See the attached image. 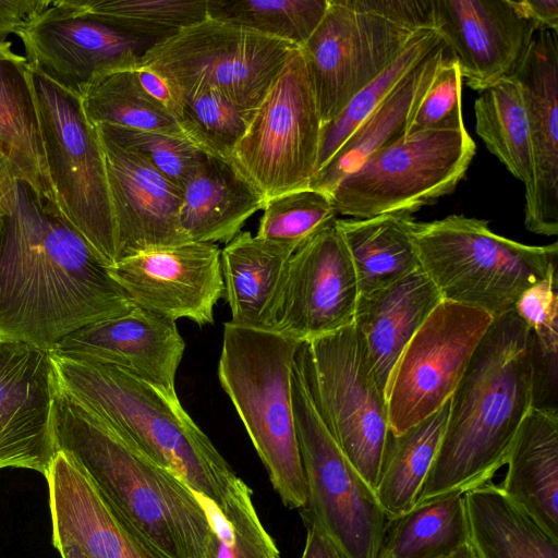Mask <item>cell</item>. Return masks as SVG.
Here are the masks:
<instances>
[{"instance_id":"1","label":"cell","mask_w":558,"mask_h":558,"mask_svg":"<svg viewBox=\"0 0 558 558\" xmlns=\"http://www.w3.org/2000/svg\"><path fill=\"white\" fill-rule=\"evenodd\" d=\"M135 305L62 214L16 179L0 217V336L52 351Z\"/></svg>"},{"instance_id":"2","label":"cell","mask_w":558,"mask_h":558,"mask_svg":"<svg viewBox=\"0 0 558 558\" xmlns=\"http://www.w3.org/2000/svg\"><path fill=\"white\" fill-rule=\"evenodd\" d=\"M534 383L533 332L514 311L494 318L449 399L439 449L416 504L490 482L533 408Z\"/></svg>"},{"instance_id":"3","label":"cell","mask_w":558,"mask_h":558,"mask_svg":"<svg viewBox=\"0 0 558 558\" xmlns=\"http://www.w3.org/2000/svg\"><path fill=\"white\" fill-rule=\"evenodd\" d=\"M58 383V381H57ZM57 449L110 510L161 558H204L208 521L193 492L59 385Z\"/></svg>"},{"instance_id":"4","label":"cell","mask_w":558,"mask_h":558,"mask_svg":"<svg viewBox=\"0 0 558 558\" xmlns=\"http://www.w3.org/2000/svg\"><path fill=\"white\" fill-rule=\"evenodd\" d=\"M51 355L65 392L191 490L221 507L245 485L178 396L112 365Z\"/></svg>"},{"instance_id":"5","label":"cell","mask_w":558,"mask_h":558,"mask_svg":"<svg viewBox=\"0 0 558 558\" xmlns=\"http://www.w3.org/2000/svg\"><path fill=\"white\" fill-rule=\"evenodd\" d=\"M300 345L271 330L227 322L217 372L274 489L291 509L304 508L307 500L292 403Z\"/></svg>"},{"instance_id":"6","label":"cell","mask_w":558,"mask_h":558,"mask_svg":"<svg viewBox=\"0 0 558 558\" xmlns=\"http://www.w3.org/2000/svg\"><path fill=\"white\" fill-rule=\"evenodd\" d=\"M412 239L442 300L494 318L514 311L521 294L557 267V242L523 244L495 233L487 220L463 215L414 221Z\"/></svg>"},{"instance_id":"7","label":"cell","mask_w":558,"mask_h":558,"mask_svg":"<svg viewBox=\"0 0 558 558\" xmlns=\"http://www.w3.org/2000/svg\"><path fill=\"white\" fill-rule=\"evenodd\" d=\"M433 27L432 0H328L299 48L323 126L386 70L418 31Z\"/></svg>"},{"instance_id":"8","label":"cell","mask_w":558,"mask_h":558,"mask_svg":"<svg viewBox=\"0 0 558 558\" xmlns=\"http://www.w3.org/2000/svg\"><path fill=\"white\" fill-rule=\"evenodd\" d=\"M292 403L307 488L301 511L304 523L323 532L344 558H379L389 519L322 417L306 379L301 345L293 366Z\"/></svg>"},{"instance_id":"9","label":"cell","mask_w":558,"mask_h":558,"mask_svg":"<svg viewBox=\"0 0 558 558\" xmlns=\"http://www.w3.org/2000/svg\"><path fill=\"white\" fill-rule=\"evenodd\" d=\"M48 173L61 214L108 265L118 262L102 146L82 97L29 68Z\"/></svg>"},{"instance_id":"10","label":"cell","mask_w":558,"mask_h":558,"mask_svg":"<svg viewBox=\"0 0 558 558\" xmlns=\"http://www.w3.org/2000/svg\"><path fill=\"white\" fill-rule=\"evenodd\" d=\"M295 48L206 17L150 47L137 66L162 76L181 100L211 89L255 112Z\"/></svg>"},{"instance_id":"11","label":"cell","mask_w":558,"mask_h":558,"mask_svg":"<svg viewBox=\"0 0 558 558\" xmlns=\"http://www.w3.org/2000/svg\"><path fill=\"white\" fill-rule=\"evenodd\" d=\"M315 404L342 452L376 489L390 432L385 393L354 324L301 343Z\"/></svg>"},{"instance_id":"12","label":"cell","mask_w":558,"mask_h":558,"mask_svg":"<svg viewBox=\"0 0 558 558\" xmlns=\"http://www.w3.org/2000/svg\"><path fill=\"white\" fill-rule=\"evenodd\" d=\"M465 126L421 132L379 150L330 194L338 215L410 214L454 191L475 154Z\"/></svg>"},{"instance_id":"13","label":"cell","mask_w":558,"mask_h":558,"mask_svg":"<svg viewBox=\"0 0 558 558\" xmlns=\"http://www.w3.org/2000/svg\"><path fill=\"white\" fill-rule=\"evenodd\" d=\"M323 123L304 59L293 49L255 110L230 162L264 202L310 187Z\"/></svg>"},{"instance_id":"14","label":"cell","mask_w":558,"mask_h":558,"mask_svg":"<svg viewBox=\"0 0 558 558\" xmlns=\"http://www.w3.org/2000/svg\"><path fill=\"white\" fill-rule=\"evenodd\" d=\"M494 317L442 300L397 360L386 389L390 432L399 435L425 420L456 390Z\"/></svg>"},{"instance_id":"15","label":"cell","mask_w":558,"mask_h":558,"mask_svg":"<svg viewBox=\"0 0 558 558\" xmlns=\"http://www.w3.org/2000/svg\"><path fill=\"white\" fill-rule=\"evenodd\" d=\"M360 290L349 251L333 225L291 255L268 330L308 342L353 324Z\"/></svg>"},{"instance_id":"16","label":"cell","mask_w":558,"mask_h":558,"mask_svg":"<svg viewBox=\"0 0 558 558\" xmlns=\"http://www.w3.org/2000/svg\"><path fill=\"white\" fill-rule=\"evenodd\" d=\"M220 254L215 243L185 242L122 258L108 270L135 306L205 326L225 294Z\"/></svg>"},{"instance_id":"17","label":"cell","mask_w":558,"mask_h":558,"mask_svg":"<svg viewBox=\"0 0 558 558\" xmlns=\"http://www.w3.org/2000/svg\"><path fill=\"white\" fill-rule=\"evenodd\" d=\"M51 351L0 336V470L49 472L58 451Z\"/></svg>"},{"instance_id":"18","label":"cell","mask_w":558,"mask_h":558,"mask_svg":"<svg viewBox=\"0 0 558 558\" xmlns=\"http://www.w3.org/2000/svg\"><path fill=\"white\" fill-rule=\"evenodd\" d=\"M17 37L29 68L81 97L94 77L136 68L155 45L80 13L69 0H54L43 19Z\"/></svg>"},{"instance_id":"19","label":"cell","mask_w":558,"mask_h":558,"mask_svg":"<svg viewBox=\"0 0 558 558\" xmlns=\"http://www.w3.org/2000/svg\"><path fill=\"white\" fill-rule=\"evenodd\" d=\"M434 26L462 80L481 92L514 74L537 32L514 0H433Z\"/></svg>"},{"instance_id":"20","label":"cell","mask_w":558,"mask_h":558,"mask_svg":"<svg viewBox=\"0 0 558 558\" xmlns=\"http://www.w3.org/2000/svg\"><path fill=\"white\" fill-rule=\"evenodd\" d=\"M185 350L175 320L134 306L64 337L51 351L76 361L119 367L170 396Z\"/></svg>"},{"instance_id":"21","label":"cell","mask_w":558,"mask_h":558,"mask_svg":"<svg viewBox=\"0 0 558 558\" xmlns=\"http://www.w3.org/2000/svg\"><path fill=\"white\" fill-rule=\"evenodd\" d=\"M99 138L116 226L118 260L189 242L179 220L182 190L143 156L101 135Z\"/></svg>"},{"instance_id":"22","label":"cell","mask_w":558,"mask_h":558,"mask_svg":"<svg viewBox=\"0 0 558 558\" xmlns=\"http://www.w3.org/2000/svg\"><path fill=\"white\" fill-rule=\"evenodd\" d=\"M524 99L534 158V192L524 205L525 228L558 234V33L538 31L512 75Z\"/></svg>"},{"instance_id":"23","label":"cell","mask_w":558,"mask_h":558,"mask_svg":"<svg viewBox=\"0 0 558 558\" xmlns=\"http://www.w3.org/2000/svg\"><path fill=\"white\" fill-rule=\"evenodd\" d=\"M46 478L52 531L73 538L88 558H161L110 510L63 451H57Z\"/></svg>"},{"instance_id":"24","label":"cell","mask_w":558,"mask_h":558,"mask_svg":"<svg viewBox=\"0 0 558 558\" xmlns=\"http://www.w3.org/2000/svg\"><path fill=\"white\" fill-rule=\"evenodd\" d=\"M441 301L438 289L421 266L386 288L359 296L353 324L364 340L373 374L385 396L397 360Z\"/></svg>"},{"instance_id":"25","label":"cell","mask_w":558,"mask_h":558,"mask_svg":"<svg viewBox=\"0 0 558 558\" xmlns=\"http://www.w3.org/2000/svg\"><path fill=\"white\" fill-rule=\"evenodd\" d=\"M502 492L558 538V409L532 408L510 448Z\"/></svg>"},{"instance_id":"26","label":"cell","mask_w":558,"mask_h":558,"mask_svg":"<svg viewBox=\"0 0 558 558\" xmlns=\"http://www.w3.org/2000/svg\"><path fill=\"white\" fill-rule=\"evenodd\" d=\"M264 204L229 160L206 155L182 187L180 227L189 242L227 244Z\"/></svg>"},{"instance_id":"27","label":"cell","mask_w":558,"mask_h":558,"mask_svg":"<svg viewBox=\"0 0 558 558\" xmlns=\"http://www.w3.org/2000/svg\"><path fill=\"white\" fill-rule=\"evenodd\" d=\"M448 53L442 45L416 65L316 171L310 187L330 196L372 155L404 138L415 107Z\"/></svg>"},{"instance_id":"28","label":"cell","mask_w":558,"mask_h":558,"mask_svg":"<svg viewBox=\"0 0 558 558\" xmlns=\"http://www.w3.org/2000/svg\"><path fill=\"white\" fill-rule=\"evenodd\" d=\"M0 154L19 179L60 211L47 169L31 70L8 40L0 43Z\"/></svg>"},{"instance_id":"29","label":"cell","mask_w":558,"mask_h":558,"mask_svg":"<svg viewBox=\"0 0 558 558\" xmlns=\"http://www.w3.org/2000/svg\"><path fill=\"white\" fill-rule=\"evenodd\" d=\"M298 247L241 231L221 250L225 296L233 325L267 329L287 264Z\"/></svg>"},{"instance_id":"30","label":"cell","mask_w":558,"mask_h":558,"mask_svg":"<svg viewBox=\"0 0 558 558\" xmlns=\"http://www.w3.org/2000/svg\"><path fill=\"white\" fill-rule=\"evenodd\" d=\"M470 544L477 558H558V538L518 507L499 485L464 493Z\"/></svg>"},{"instance_id":"31","label":"cell","mask_w":558,"mask_h":558,"mask_svg":"<svg viewBox=\"0 0 558 558\" xmlns=\"http://www.w3.org/2000/svg\"><path fill=\"white\" fill-rule=\"evenodd\" d=\"M410 214L335 221L349 251L360 295L386 288L420 267Z\"/></svg>"},{"instance_id":"32","label":"cell","mask_w":558,"mask_h":558,"mask_svg":"<svg viewBox=\"0 0 558 558\" xmlns=\"http://www.w3.org/2000/svg\"><path fill=\"white\" fill-rule=\"evenodd\" d=\"M448 411L449 401L403 433L389 432L375 489L388 519L404 513L416 504L439 449Z\"/></svg>"},{"instance_id":"33","label":"cell","mask_w":558,"mask_h":558,"mask_svg":"<svg viewBox=\"0 0 558 558\" xmlns=\"http://www.w3.org/2000/svg\"><path fill=\"white\" fill-rule=\"evenodd\" d=\"M475 130L486 148L525 187V204L534 192V158L521 87L502 78L478 92L474 101Z\"/></svg>"},{"instance_id":"34","label":"cell","mask_w":558,"mask_h":558,"mask_svg":"<svg viewBox=\"0 0 558 558\" xmlns=\"http://www.w3.org/2000/svg\"><path fill=\"white\" fill-rule=\"evenodd\" d=\"M470 543L463 493L414 505L389 519L381 554L391 558H444Z\"/></svg>"},{"instance_id":"35","label":"cell","mask_w":558,"mask_h":558,"mask_svg":"<svg viewBox=\"0 0 558 558\" xmlns=\"http://www.w3.org/2000/svg\"><path fill=\"white\" fill-rule=\"evenodd\" d=\"M134 70H112L90 81L82 102L92 124L184 136L177 120L144 93Z\"/></svg>"},{"instance_id":"36","label":"cell","mask_w":558,"mask_h":558,"mask_svg":"<svg viewBox=\"0 0 558 558\" xmlns=\"http://www.w3.org/2000/svg\"><path fill=\"white\" fill-rule=\"evenodd\" d=\"M69 3L80 13L155 45L207 17V0H69Z\"/></svg>"},{"instance_id":"37","label":"cell","mask_w":558,"mask_h":558,"mask_svg":"<svg viewBox=\"0 0 558 558\" xmlns=\"http://www.w3.org/2000/svg\"><path fill=\"white\" fill-rule=\"evenodd\" d=\"M442 45L445 44L436 29L418 31L400 56L360 90L335 120L322 128L316 171L333 156L399 83Z\"/></svg>"},{"instance_id":"38","label":"cell","mask_w":558,"mask_h":558,"mask_svg":"<svg viewBox=\"0 0 558 558\" xmlns=\"http://www.w3.org/2000/svg\"><path fill=\"white\" fill-rule=\"evenodd\" d=\"M327 8L328 0H207V17L301 48Z\"/></svg>"},{"instance_id":"39","label":"cell","mask_w":558,"mask_h":558,"mask_svg":"<svg viewBox=\"0 0 558 558\" xmlns=\"http://www.w3.org/2000/svg\"><path fill=\"white\" fill-rule=\"evenodd\" d=\"M193 492V490H192ZM208 521L204 558H280L275 539L264 527L245 484L221 507L193 492Z\"/></svg>"},{"instance_id":"40","label":"cell","mask_w":558,"mask_h":558,"mask_svg":"<svg viewBox=\"0 0 558 558\" xmlns=\"http://www.w3.org/2000/svg\"><path fill=\"white\" fill-rule=\"evenodd\" d=\"M253 114L221 93L207 89L182 100L178 124L184 136L205 155L230 161Z\"/></svg>"},{"instance_id":"41","label":"cell","mask_w":558,"mask_h":558,"mask_svg":"<svg viewBox=\"0 0 558 558\" xmlns=\"http://www.w3.org/2000/svg\"><path fill=\"white\" fill-rule=\"evenodd\" d=\"M256 235L296 247L335 223L331 197L307 187L276 196L264 204Z\"/></svg>"},{"instance_id":"42","label":"cell","mask_w":558,"mask_h":558,"mask_svg":"<svg viewBox=\"0 0 558 558\" xmlns=\"http://www.w3.org/2000/svg\"><path fill=\"white\" fill-rule=\"evenodd\" d=\"M95 128L102 137L143 156L181 190L206 157L185 136L113 125Z\"/></svg>"},{"instance_id":"43","label":"cell","mask_w":558,"mask_h":558,"mask_svg":"<svg viewBox=\"0 0 558 558\" xmlns=\"http://www.w3.org/2000/svg\"><path fill=\"white\" fill-rule=\"evenodd\" d=\"M462 82L459 64L449 50L415 107L405 136L464 128Z\"/></svg>"},{"instance_id":"44","label":"cell","mask_w":558,"mask_h":558,"mask_svg":"<svg viewBox=\"0 0 558 558\" xmlns=\"http://www.w3.org/2000/svg\"><path fill=\"white\" fill-rule=\"evenodd\" d=\"M514 312L534 335L539 354L558 362V276L557 267L525 290Z\"/></svg>"},{"instance_id":"45","label":"cell","mask_w":558,"mask_h":558,"mask_svg":"<svg viewBox=\"0 0 558 558\" xmlns=\"http://www.w3.org/2000/svg\"><path fill=\"white\" fill-rule=\"evenodd\" d=\"M54 0H0V43L27 31L52 7Z\"/></svg>"},{"instance_id":"46","label":"cell","mask_w":558,"mask_h":558,"mask_svg":"<svg viewBox=\"0 0 558 558\" xmlns=\"http://www.w3.org/2000/svg\"><path fill=\"white\" fill-rule=\"evenodd\" d=\"M135 76L144 93L157 105L168 111L178 122L182 110V100L159 74L151 70L136 66Z\"/></svg>"},{"instance_id":"47","label":"cell","mask_w":558,"mask_h":558,"mask_svg":"<svg viewBox=\"0 0 558 558\" xmlns=\"http://www.w3.org/2000/svg\"><path fill=\"white\" fill-rule=\"evenodd\" d=\"M515 4L534 23L537 32L558 33V0H521Z\"/></svg>"},{"instance_id":"48","label":"cell","mask_w":558,"mask_h":558,"mask_svg":"<svg viewBox=\"0 0 558 558\" xmlns=\"http://www.w3.org/2000/svg\"><path fill=\"white\" fill-rule=\"evenodd\" d=\"M306 526L305 545L301 558H344L336 545L316 526Z\"/></svg>"},{"instance_id":"49","label":"cell","mask_w":558,"mask_h":558,"mask_svg":"<svg viewBox=\"0 0 558 558\" xmlns=\"http://www.w3.org/2000/svg\"><path fill=\"white\" fill-rule=\"evenodd\" d=\"M17 175L10 162L0 154V217L9 210Z\"/></svg>"},{"instance_id":"50","label":"cell","mask_w":558,"mask_h":558,"mask_svg":"<svg viewBox=\"0 0 558 558\" xmlns=\"http://www.w3.org/2000/svg\"><path fill=\"white\" fill-rule=\"evenodd\" d=\"M52 544L62 558H88L73 538L60 532L52 531Z\"/></svg>"},{"instance_id":"51","label":"cell","mask_w":558,"mask_h":558,"mask_svg":"<svg viewBox=\"0 0 558 558\" xmlns=\"http://www.w3.org/2000/svg\"><path fill=\"white\" fill-rule=\"evenodd\" d=\"M444 558H477L471 544L468 543L451 555Z\"/></svg>"},{"instance_id":"52","label":"cell","mask_w":558,"mask_h":558,"mask_svg":"<svg viewBox=\"0 0 558 558\" xmlns=\"http://www.w3.org/2000/svg\"><path fill=\"white\" fill-rule=\"evenodd\" d=\"M379 558H391V557L388 555H385V554H380Z\"/></svg>"}]
</instances>
